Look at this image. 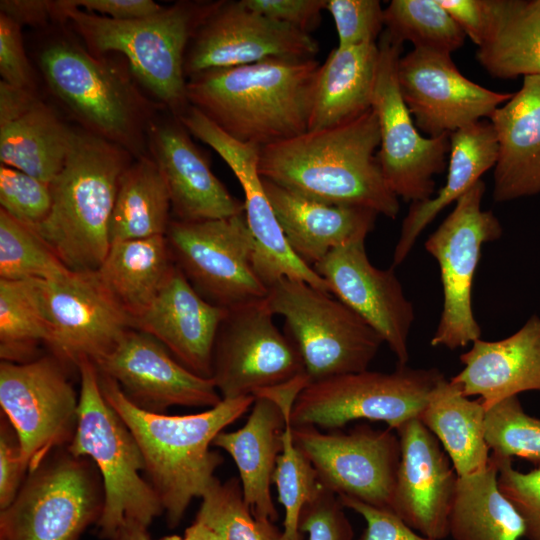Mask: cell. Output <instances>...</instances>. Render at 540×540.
Here are the masks:
<instances>
[{
    "mask_svg": "<svg viewBox=\"0 0 540 540\" xmlns=\"http://www.w3.org/2000/svg\"><path fill=\"white\" fill-rule=\"evenodd\" d=\"M498 144L493 199L506 202L540 193V75L490 116Z\"/></svg>",
    "mask_w": 540,
    "mask_h": 540,
    "instance_id": "28",
    "label": "cell"
},
{
    "mask_svg": "<svg viewBox=\"0 0 540 540\" xmlns=\"http://www.w3.org/2000/svg\"><path fill=\"white\" fill-rule=\"evenodd\" d=\"M315 59H272L187 79V99L234 139L264 147L308 131Z\"/></svg>",
    "mask_w": 540,
    "mask_h": 540,
    "instance_id": "2",
    "label": "cell"
},
{
    "mask_svg": "<svg viewBox=\"0 0 540 540\" xmlns=\"http://www.w3.org/2000/svg\"><path fill=\"white\" fill-rule=\"evenodd\" d=\"M384 27L401 43L447 54L461 48L466 38L439 0H392L384 8Z\"/></svg>",
    "mask_w": 540,
    "mask_h": 540,
    "instance_id": "40",
    "label": "cell"
},
{
    "mask_svg": "<svg viewBox=\"0 0 540 540\" xmlns=\"http://www.w3.org/2000/svg\"><path fill=\"white\" fill-rule=\"evenodd\" d=\"M261 180L290 247L311 267L338 247L365 241L374 229L378 214L370 209L325 204Z\"/></svg>",
    "mask_w": 540,
    "mask_h": 540,
    "instance_id": "29",
    "label": "cell"
},
{
    "mask_svg": "<svg viewBox=\"0 0 540 540\" xmlns=\"http://www.w3.org/2000/svg\"><path fill=\"white\" fill-rule=\"evenodd\" d=\"M0 204L1 209L10 216L36 228L48 217L51 211L50 184L1 164Z\"/></svg>",
    "mask_w": 540,
    "mask_h": 540,
    "instance_id": "44",
    "label": "cell"
},
{
    "mask_svg": "<svg viewBox=\"0 0 540 540\" xmlns=\"http://www.w3.org/2000/svg\"><path fill=\"white\" fill-rule=\"evenodd\" d=\"M309 33L269 19L242 1H221L198 28L186 51L185 76L266 60L315 59Z\"/></svg>",
    "mask_w": 540,
    "mask_h": 540,
    "instance_id": "18",
    "label": "cell"
},
{
    "mask_svg": "<svg viewBox=\"0 0 540 540\" xmlns=\"http://www.w3.org/2000/svg\"><path fill=\"white\" fill-rule=\"evenodd\" d=\"M444 377L436 368L397 366L393 372L364 370L309 383L293 404L292 426L336 430L367 419L397 430L419 418L436 384Z\"/></svg>",
    "mask_w": 540,
    "mask_h": 540,
    "instance_id": "9",
    "label": "cell"
},
{
    "mask_svg": "<svg viewBox=\"0 0 540 540\" xmlns=\"http://www.w3.org/2000/svg\"><path fill=\"white\" fill-rule=\"evenodd\" d=\"M80 393L77 427L68 452L90 458L98 468L104 504L97 525L100 534L116 539L128 522L148 527L163 507L152 485L140 476L145 462L133 434L105 400L95 365L77 366Z\"/></svg>",
    "mask_w": 540,
    "mask_h": 540,
    "instance_id": "7",
    "label": "cell"
},
{
    "mask_svg": "<svg viewBox=\"0 0 540 540\" xmlns=\"http://www.w3.org/2000/svg\"><path fill=\"white\" fill-rule=\"evenodd\" d=\"M39 66L51 93L83 130L135 158L148 155V129L161 105L149 101L121 69L67 39L47 44Z\"/></svg>",
    "mask_w": 540,
    "mask_h": 540,
    "instance_id": "6",
    "label": "cell"
},
{
    "mask_svg": "<svg viewBox=\"0 0 540 540\" xmlns=\"http://www.w3.org/2000/svg\"><path fill=\"white\" fill-rule=\"evenodd\" d=\"M41 289L51 327L48 347L64 364H95L134 329L133 317L96 270L42 280Z\"/></svg>",
    "mask_w": 540,
    "mask_h": 540,
    "instance_id": "17",
    "label": "cell"
},
{
    "mask_svg": "<svg viewBox=\"0 0 540 540\" xmlns=\"http://www.w3.org/2000/svg\"><path fill=\"white\" fill-rule=\"evenodd\" d=\"M499 466L490 455L487 467L458 476L449 515L453 540H520L525 525L514 505L498 485Z\"/></svg>",
    "mask_w": 540,
    "mask_h": 540,
    "instance_id": "35",
    "label": "cell"
},
{
    "mask_svg": "<svg viewBox=\"0 0 540 540\" xmlns=\"http://www.w3.org/2000/svg\"><path fill=\"white\" fill-rule=\"evenodd\" d=\"M486 410L481 400H470L445 376L432 390L419 415L439 440L458 476L485 469L490 450L485 440Z\"/></svg>",
    "mask_w": 540,
    "mask_h": 540,
    "instance_id": "33",
    "label": "cell"
},
{
    "mask_svg": "<svg viewBox=\"0 0 540 540\" xmlns=\"http://www.w3.org/2000/svg\"><path fill=\"white\" fill-rule=\"evenodd\" d=\"M211 148L232 170L244 191L245 217L254 241V267L263 284L269 289L288 278L330 293L327 282L295 254L285 237L258 172L260 147L221 132L213 138Z\"/></svg>",
    "mask_w": 540,
    "mask_h": 540,
    "instance_id": "24",
    "label": "cell"
},
{
    "mask_svg": "<svg viewBox=\"0 0 540 540\" xmlns=\"http://www.w3.org/2000/svg\"><path fill=\"white\" fill-rule=\"evenodd\" d=\"M0 13L21 26H43L53 17V1L46 0H1Z\"/></svg>",
    "mask_w": 540,
    "mask_h": 540,
    "instance_id": "54",
    "label": "cell"
},
{
    "mask_svg": "<svg viewBox=\"0 0 540 540\" xmlns=\"http://www.w3.org/2000/svg\"><path fill=\"white\" fill-rule=\"evenodd\" d=\"M397 78L416 127L438 137L490 118L513 93L487 89L466 78L451 54L414 48L401 56Z\"/></svg>",
    "mask_w": 540,
    "mask_h": 540,
    "instance_id": "19",
    "label": "cell"
},
{
    "mask_svg": "<svg viewBox=\"0 0 540 540\" xmlns=\"http://www.w3.org/2000/svg\"><path fill=\"white\" fill-rule=\"evenodd\" d=\"M28 471L15 429L6 418L0 424V509L9 506L23 485Z\"/></svg>",
    "mask_w": 540,
    "mask_h": 540,
    "instance_id": "50",
    "label": "cell"
},
{
    "mask_svg": "<svg viewBox=\"0 0 540 540\" xmlns=\"http://www.w3.org/2000/svg\"><path fill=\"white\" fill-rule=\"evenodd\" d=\"M313 269L327 282L330 293L380 335L398 366L407 365L415 314L394 267L379 269L372 265L365 241H356L332 250Z\"/></svg>",
    "mask_w": 540,
    "mask_h": 540,
    "instance_id": "20",
    "label": "cell"
},
{
    "mask_svg": "<svg viewBox=\"0 0 540 540\" xmlns=\"http://www.w3.org/2000/svg\"><path fill=\"white\" fill-rule=\"evenodd\" d=\"M378 47L371 106L380 134L377 158L388 185L398 198L412 202L427 200L435 192L434 176L446 169L450 135H421L404 102L397 78L403 43L384 30Z\"/></svg>",
    "mask_w": 540,
    "mask_h": 540,
    "instance_id": "12",
    "label": "cell"
},
{
    "mask_svg": "<svg viewBox=\"0 0 540 540\" xmlns=\"http://www.w3.org/2000/svg\"><path fill=\"white\" fill-rule=\"evenodd\" d=\"M86 12L114 20H132L159 12L163 6L152 0H69Z\"/></svg>",
    "mask_w": 540,
    "mask_h": 540,
    "instance_id": "53",
    "label": "cell"
},
{
    "mask_svg": "<svg viewBox=\"0 0 540 540\" xmlns=\"http://www.w3.org/2000/svg\"><path fill=\"white\" fill-rule=\"evenodd\" d=\"M190 135L174 115L155 118L147 134L149 155L163 175L177 220L203 221L244 213V202L214 175Z\"/></svg>",
    "mask_w": 540,
    "mask_h": 540,
    "instance_id": "23",
    "label": "cell"
},
{
    "mask_svg": "<svg viewBox=\"0 0 540 540\" xmlns=\"http://www.w3.org/2000/svg\"><path fill=\"white\" fill-rule=\"evenodd\" d=\"M379 145L378 121L371 108L346 123L261 147L258 172L308 199L362 207L395 219L399 198L375 155Z\"/></svg>",
    "mask_w": 540,
    "mask_h": 540,
    "instance_id": "1",
    "label": "cell"
},
{
    "mask_svg": "<svg viewBox=\"0 0 540 540\" xmlns=\"http://www.w3.org/2000/svg\"><path fill=\"white\" fill-rule=\"evenodd\" d=\"M166 235L112 242L96 270L135 319L155 299L175 264Z\"/></svg>",
    "mask_w": 540,
    "mask_h": 540,
    "instance_id": "36",
    "label": "cell"
},
{
    "mask_svg": "<svg viewBox=\"0 0 540 540\" xmlns=\"http://www.w3.org/2000/svg\"><path fill=\"white\" fill-rule=\"evenodd\" d=\"M308 384L307 376L302 374L287 383L262 390L255 395L273 400L285 414L283 448L272 477V482L277 488L278 501L285 511L284 540H303L299 530L301 511L322 487L315 469L296 446L292 437L291 410L296 397Z\"/></svg>",
    "mask_w": 540,
    "mask_h": 540,
    "instance_id": "38",
    "label": "cell"
},
{
    "mask_svg": "<svg viewBox=\"0 0 540 540\" xmlns=\"http://www.w3.org/2000/svg\"><path fill=\"white\" fill-rule=\"evenodd\" d=\"M223 540H284L272 522L258 520L246 504L239 479L217 478L202 496L196 516Z\"/></svg>",
    "mask_w": 540,
    "mask_h": 540,
    "instance_id": "42",
    "label": "cell"
},
{
    "mask_svg": "<svg viewBox=\"0 0 540 540\" xmlns=\"http://www.w3.org/2000/svg\"><path fill=\"white\" fill-rule=\"evenodd\" d=\"M70 271L36 229L0 209V279L48 281Z\"/></svg>",
    "mask_w": 540,
    "mask_h": 540,
    "instance_id": "41",
    "label": "cell"
},
{
    "mask_svg": "<svg viewBox=\"0 0 540 540\" xmlns=\"http://www.w3.org/2000/svg\"><path fill=\"white\" fill-rule=\"evenodd\" d=\"M185 540H223L215 531L205 524L195 521L185 531Z\"/></svg>",
    "mask_w": 540,
    "mask_h": 540,
    "instance_id": "55",
    "label": "cell"
},
{
    "mask_svg": "<svg viewBox=\"0 0 540 540\" xmlns=\"http://www.w3.org/2000/svg\"><path fill=\"white\" fill-rule=\"evenodd\" d=\"M338 496L325 487L303 507L299 518L300 532L309 540H352L353 530Z\"/></svg>",
    "mask_w": 540,
    "mask_h": 540,
    "instance_id": "47",
    "label": "cell"
},
{
    "mask_svg": "<svg viewBox=\"0 0 540 540\" xmlns=\"http://www.w3.org/2000/svg\"><path fill=\"white\" fill-rule=\"evenodd\" d=\"M302 374L300 353L276 327L265 299L228 309L212 357L211 379L222 399L255 396Z\"/></svg>",
    "mask_w": 540,
    "mask_h": 540,
    "instance_id": "16",
    "label": "cell"
},
{
    "mask_svg": "<svg viewBox=\"0 0 540 540\" xmlns=\"http://www.w3.org/2000/svg\"><path fill=\"white\" fill-rule=\"evenodd\" d=\"M41 281L0 279V357L24 363L33 360L41 343L49 346L51 327Z\"/></svg>",
    "mask_w": 540,
    "mask_h": 540,
    "instance_id": "39",
    "label": "cell"
},
{
    "mask_svg": "<svg viewBox=\"0 0 540 540\" xmlns=\"http://www.w3.org/2000/svg\"><path fill=\"white\" fill-rule=\"evenodd\" d=\"M166 237L177 266L208 302L230 309L266 298L245 211L222 219L173 220Z\"/></svg>",
    "mask_w": 540,
    "mask_h": 540,
    "instance_id": "13",
    "label": "cell"
},
{
    "mask_svg": "<svg viewBox=\"0 0 540 540\" xmlns=\"http://www.w3.org/2000/svg\"><path fill=\"white\" fill-rule=\"evenodd\" d=\"M171 201L163 175L148 154L123 172L111 215V243L166 235Z\"/></svg>",
    "mask_w": 540,
    "mask_h": 540,
    "instance_id": "37",
    "label": "cell"
},
{
    "mask_svg": "<svg viewBox=\"0 0 540 540\" xmlns=\"http://www.w3.org/2000/svg\"><path fill=\"white\" fill-rule=\"evenodd\" d=\"M139 408L160 413L170 406L214 407L222 400L213 380L171 357L151 335L132 329L95 364Z\"/></svg>",
    "mask_w": 540,
    "mask_h": 540,
    "instance_id": "21",
    "label": "cell"
},
{
    "mask_svg": "<svg viewBox=\"0 0 540 540\" xmlns=\"http://www.w3.org/2000/svg\"><path fill=\"white\" fill-rule=\"evenodd\" d=\"M498 144L490 121L481 120L450 135L448 173L436 196L412 202L401 226L392 267L400 265L422 231L451 203L464 195L495 166Z\"/></svg>",
    "mask_w": 540,
    "mask_h": 540,
    "instance_id": "31",
    "label": "cell"
},
{
    "mask_svg": "<svg viewBox=\"0 0 540 540\" xmlns=\"http://www.w3.org/2000/svg\"><path fill=\"white\" fill-rule=\"evenodd\" d=\"M75 129L36 91L0 82V160L50 184L64 166Z\"/></svg>",
    "mask_w": 540,
    "mask_h": 540,
    "instance_id": "26",
    "label": "cell"
},
{
    "mask_svg": "<svg viewBox=\"0 0 540 540\" xmlns=\"http://www.w3.org/2000/svg\"><path fill=\"white\" fill-rule=\"evenodd\" d=\"M338 498L345 508L352 509L364 518L366 528L359 540H433L416 533L391 511L346 496Z\"/></svg>",
    "mask_w": 540,
    "mask_h": 540,
    "instance_id": "51",
    "label": "cell"
},
{
    "mask_svg": "<svg viewBox=\"0 0 540 540\" xmlns=\"http://www.w3.org/2000/svg\"><path fill=\"white\" fill-rule=\"evenodd\" d=\"M378 62L377 43L333 49L316 76L308 131L346 123L370 110Z\"/></svg>",
    "mask_w": 540,
    "mask_h": 540,
    "instance_id": "32",
    "label": "cell"
},
{
    "mask_svg": "<svg viewBox=\"0 0 540 540\" xmlns=\"http://www.w3.org/2000/svg\"><path fill=\"white\" fill-rule=\"evenodd\" d=\"M160 540H185V538L177 536V535H171V536L164 537Z\"/></svg>",
    "mask_w": 540,
    "mask_h": 540,
    "instance_id": "57",
    "label": "cell"
},
{
    "mask_svg": "<svg viewBox=\"0 0 540 540\" xmlns=\"http://www.w3.org/2000/svg\"><path fill=\"white\" fill-rule=\"evenodd\" d=\"M395 431L401 457L393 511L419 534L442 540L449 536L458 475L439 440L419 418Z\"/></svg>",
    "mask_w": 540,
    "mask_h": 540,
    "instance_id": "22",
    "label": "cell"
},
{
    "mask_svg": "<svg viewBox=\"0 0 540 540\" xmlns=\"http://www.w3.org/2000/svg\"><path fill=\"white\" fill-rule=\"evenodd\" d=\"M265 300L284 318L309 383L367 370L383 343L351 308L306 282L283 278Z\"/></svg>",
    "mask_w": 540,
    "mask_h": 540,
    "instance_id": "8",
    "label": "cell"
},
{
    "mask_svg": "<svg viewBox=\"0 0 540 540\" xmlns=\"http://www.w3.org/2000/svg\"><path fill=\"white\" fill-rule=\"evenodd\" d=\"M0 75L2 82L36 91L34 71L24 48L21 25L0 13Z\"/></svg>",
    "mask_w": 540,
    "mask_h": 540,
    "instance_id": "48",
    "label": "cell"
},
{
    "mask_svg": "<svg viewBox=\"0 0 540 540\" xmlns=\"http://www.w3.org/2000/svg\"><path fill=\"white\" fill-rule=\"evenodd\" d=\"M114 540H149L147 527L136 522H128Z\"/></svg>",
    "mask_w": 540,
    "mask_h": 540,
    "instance_id": "56",
    "label": "cell"
},
{
    "mask_svg": "<svg viewBox=\"0 0 540 540\" xmlns=\"http://www.w3.org/2000/svg\"><path fill=\"white\" fill-rule=\"evenodd\" d=\"M492 8L479 64L494 78L540 75V0H492Z\"/></svg>",
    "mask_w": 540,
    "mask_h": 540,
    "instance_id": "34",
    "label": "cell"
},
{
    "mask_svg": "<svg viewBox=\"0 0 540 540\" xmlns=\"http://www.w3.org/2000/svg\"><path fill=\"white\" fill-rule=\"evenodd\" d=\"M220 2L178 1L147 17L114 20L58 0L53 1V18L70 23L91 54H123L139 82L178 118L190 106L184 71L187 48Z\"/></svg>",
    "mask_w": 540,
    "mask_h": 540,
    "instance_id": "4",
    "label": "cell"
},
{
    "mask_svg": "<svg viewBox=\"0 0 540 540\" xmlns=\"http://www.w3.org/2000/svg\"><path fill=\"white\" fill-rule=\"evenodd\" d=\"M56 356L24 363L1 361L0 405L16 431L28 473L72 441L79 396Z\"/></svg>",
    "mask_w": 540,
    "mask_h": 540,
    "instance_id": "15",
    "label": "cell"
},
{
    "mask_svg": "<svg viewBox=\"0 0 540 540\" xmlns=\"http://www.w3.org/2000/svg\"><path fill=\"white\" fill-rule=\"evenodd\" d=\"M249 9L309 33L320 23L327 0H241Z\"/></svg>",
    "mask_w": 540,
    "mask_h": 540,
    "instance_id": "49",
    "label": "cell"
},
{
    "mask_svg": "<svg viewBox=\"0 0 540 540\" xmlns=\"http://www.w3.org/2000/svg\"><path fill=\"white\" fill-rule=\"evenodd\" d=\"M485 440L497 459L519 457L540 466V419L524 411L518 396L486 411Z\"/></svg>",
    "mask_w": 540,
    "mask_h": 540,
    "instance_id": "43",
    "label": "cell"
},
{
    "mask_svg": "<svg viewBox=\"0 0 540 540\" xmlns=\"http://www.w3.org/2000/svg\"><path fill=\"white\" fill-rule=\"evenodd\" d=\"M484 193L485 184L479 180L425 242L439 265L443 288V309L430 341L433 347L455 350L481 336L472 307L473 279L483 244L503 232L493 212L482 209Z\"/></svg>",
    "mask_w": 540,
    "mask_h": 540,
    "instance_id": "11",
    "label": "cell"
},
{
    "mask_svg": "<svg viewBox=\"0 0 540 540\" xmlns=\"http://www.w3.org/2000/svg\"><path fill=\"white\" fill-rule=\"evenodd\" d=\"M466 37L478 47L485 41L492 22V0H439Z\"/></svg>",
    "mask_w": 540,
    "mask_h": 540,
    "instance_id": "52",
    "label": "cell"
},
{
    "mask_svg": "<svg viewBox=\"0 0 540 540\" xmlns=\"http://www.w3.org/2000/svg\"><path fill=\"white\" fill-rule=\"evenodd\" d=\"M292 437L323 487L338 497L394 513L401 451L393 429L360 424L349 432H323L314 426H292Z\"/></svg>",
    "mask_w": 540,
    "mask_h": 540,
    "instance_id": "14",
    "label": "cell"
},
{
    "mask_svg": "<svg viewBox=\"0 0 540 540\" xmlns=\"http://www.w3.org/2000/svg\"><path fill=\"white\" fill-rule=\"evenodd\" d=\"M131 162L125 149L75 130L64 166L50 183L51 211L34 228L70 270L94 271L105 259L120 178Z\"/></svg>",
    "mask_w": 540,
    "mask_h": 540,
    "instance_id": "5",
    "label": "cell"
},
{
    "mask_svg": "<svg viewBox=\"0 0 540 540\" xmlns=\"http://www.w3.org/2000/svg\"><path fill=\"white\" fill-rule=\"evenodd\" d=\"M460 361L464 367L450 381L465 396H479L486 411L519 393L540 391V317L531 316L502 340L477 339Z\"/></svg>",
    "mask_w": 540,
    "mask_h": 540,
    "instance_id": "27",
    "label": "cell"
},
{
    "mask_svg": "<svg viewBox=\"0 0 540 540\" xmlns=\"http://www.w3.org/2000/svg\"><path fill=\"white\" fill-rule=\"evenodd\" d=\"M285 423L282 408L273 400L258 396L246 423L235 431L220 432L213 441V446L223 449L234 460L243 497L252 514L272 523L278 514L270 486L283 448Z\"/></svg>",
    "mask_w": 540,
    "mask_h": 540,
    "instance_id": "30",
    "label": "cell"
},
{
    "mask_svg": "<svg viewBox=\"0 0 540 540\" xmlns=\"http://www.w3.org/2000/svg\"><path fill=\"white\" fill-rule=\"evenodd\" d=\"M495 459L499 488L522 517L526 539L540 540V466L521 472L513 468L512 459Z\"/></svg>",
    "mask_w": 540,
    "mask_h": 540,
    "instance_id": "46",
    "label": "cell"
},
{
    "mask_svg": "<svg viewBox=\"0 0 540 540\" xmlns=\"http://www.w3.org/2000/svg\"><path fill=\"white\" fill-rule=\"evenodd\" d=\"M104 492L86 457L50 456L0 513V540H77L100 518Z\"/></svg>",
    "mask_w": 540,
    "mask_h": 540,
    "instance_id": "10",
    "label": "cell"
},
{
    "mask_svg": "<svg viewBox=\"0 0 540 540\" xmlns=\"http://www.w3.org/2000/svg\"><path fill=\"white\" fill-rule=\"evenodd\" d=\"M228 309L204 299L175 265L134 329L163 344L193 373L211 378L216 337Z\"/></svg>",
    "mask_w": 540,
    "mask_h": 540,
    "instance_id": "25",
    "label": "cell"
},
{
    "mask_svg": "<svg viewBox=\"0 0 540 540\" xmlns=\"http://www.w3.org/2000/svg\"><path fill=\"white\" fill-rule=\"evenodd\" d=\"M338 34V47L376 43L384 31V9L378 0H327Z\"/></svg>",
    "mask_w": 540,
    "mask_h": 540,
    "instance_id": "45",
    "label": "cell"
},
{
    "mask_svg": "<svg viewBox=\"0 0 540 540\" xmlns=\"http://www.w3.org/2000/svg\"><path fill=\"white\" fill-rule=\"evenodd\" d=\"M107 403L127 425L142 452L145 471L171 526L182 519L191 501L204 495L216 479L223 458L210 450L215 437L239 419L254 396L222 399L203 412L165 415L143 410L131 402L118 383L100 374Z\"/></svg>",
    "mask_w": 540,
    "mask_h": 540,
    "instance_id": "3",
    "label": "cell"
}]
</instances>
